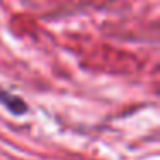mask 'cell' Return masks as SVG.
Listing matches in <instances>:
<instances>
[{
    "label": "cell",
    "instance_id": "cell-1",
    "mask_svg": "<svg viewBox=\"0 0 160 160\" xmlns=\"http://www.w3.org/2000/svg\"><path fill=\"white\" fill-rule=\"evenodd\" d=\"M0 102H4L9 108H11L14 114H21V112L26 110V105L21 98H16L14 95L11 93H4V91H0Z\"/></svg>",
    "mask_w": 160,
    "mask_h": 160
}]
</instances>
